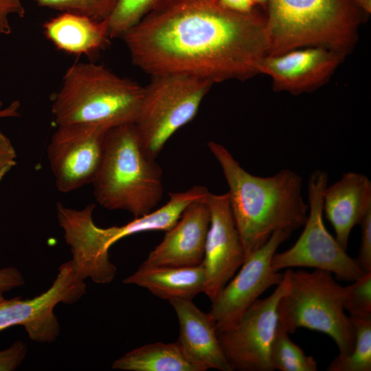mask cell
<instances>
[{"instance_id":"52a82bcc","label":"cell","mask_w":371,"mask_h":371,"mask_svg":"<svg viewBox=\"0 0 371 371\" xmlns=\"http://www.w3.org/2000/svg\"><path fill=\"white\" fill-rule=\"evenodd\" d=\"M150 76L135 124L144 150L155 159L168 140L194 119L214 83L183 74Z\"/></svg>"},{"instance_id":"f546056e","label":"cell","mask_w":371,"mask_h":371,"mask_svg":"<svg viewBox=\"0 0 371 371\" xmlns=\"http://www.w3.org/2000/svg\"><path fill=\"white\" fill-rule=\"evenodd\" d=\"M16 154L10 139L0 131V181L16 164Z\"/></svg>"},{"instance_id":"d6986e66","label":"cell","mask_w":371,"mask_h":371,"mask_svg":"<svg viewBox=\"0 0 371 371\" xmlns=\"http://www.w3.org/2000/svg\"><path fill=\"white\" fill-rule=\"evenodd\" d=\"M148 289L154 295L169 301L192 300L203 292L205 273L202 264L192 267H144L123 280Z\"/></svg>"},{"instance_id":"5bb4252c","label":"cell","mask_w":371,"mask_h":371,"mask_svg":"<svg viewBox=\"0 0 371 371\" xmlns=\"http://www.w3.org/2000/svg\"><path fill=\"white\" fill-rule=\"evenodd\" d=\"M346 56L330 47L307 46L279 55H266L258 63V71L271 78L275 91L299 95L324 85Z\"/></svg>"},{"instance_id":"4dcf8cb0","label":"cell","mask_w":371,"mask_h":371,"mask_svg":"<svg viewBox=\"0 0 371 371\" xmlns=\"http://www.w3.org/2000/svg\"><path fill=\"white\" fill-rule=\"evenodd\" d=\"M25 284V280L19 270L14 267L0 269V290L9 291Z\"/></svg>"},{"instance_id":"30bf717a","label":"cell","mask_w":371,"mask_h":371,"mask_svg":"<svg viewBox=\"0 0 371 371\" xmlns=\"http://www.w3.org/2000/svg\"><path fill=\"white\" fill-rule=\"evenodd\" d=\"M3 293L0 290V333L22 326L32 341L52 343L60 334V324L54 313L55 306L78 301L86 293V284L76 273L71 260L59 267L52 286L38 296L5 299Z\"/></svg>"},{"instance_id":"1f68e13d","label":"cell","mask_w":371,"mask_h":371,"mask_svg":"<svg viewBox=\"0 0 371 371\" xmlns=\"http://www.w3.org/2000/svg\"><path fill=\"white\" fill-rule=\"evenodd\" d=\"M223 8L238 13L249 14L258 9L254 0H216Z\"/></svg>"},{"instance_id":"44dd1931","label":"cell","mask_w":371,"mask_h":371,"mask_svg":"<svg viewBox=\"0 0 371 371\" xmlns=\"http://www.w3.org/2000/svg\"><path fill=\"white\" fill-rule=\"evenodd\" d=\"M112 368L128 371H205L190 359L177 341L155 342L137 348L112 363Z\"/></svg>"},{"instance_id":"7c38bea8","label":"cell","mask_w":371,"mask_h":371,"mask_svg":"<svg viewBox=\"0 0 371 371\" xmlns=\"http://www.w3.org/2000/svg\"><path fill=\"white\" fill-rule=\"evenodd\" d=\"M110 128L95 123L58 126L47 153L58 191L69 192L92 183Z\"/></svg>"},{"instance_id":"2e32d148","label":"cell","mask_w":371,"mask_h":371,"mask_svg":"<svg viewBox=\"0 0 371 371\" xmlns=\"http://www.w3.org/2000/svg\"><path fill=\"white\" fill-rule=\"evenodd\" d=\"M371 210V181L367 176L348 172L323 192V212L333 226L335 239L347 251L352 228Z\"/></svg>"},{"instance_id":"ac0fdd59","label":"cell","mask_w":371,"mask_h":371,"mask_svg":"<svg viewBox=\"0 0 371 371\" xmlns=\"http://www.w3.org/2000/svg\"><path fill=\"white\" fill-rule=\"evenodd\" d=\"M43 28L46 38L58 49L69 54L93 56L111 41L107 19L98 21L62 12L46 21Z\"/></svg>"},{"instance_id":"836d02e7","label":"cell","mask_w":371,"mask_h":371,"mask_svg":"<svg viewBox=\"0 0 371 371\" xmlns=\"http://www.w3.org/2000/svg\"><path fill=\"white\" fill-rule=\"evenodd\" d=\"M355 6L368 18L371 13V0H352Z\"/></svg>"},{"instance_id":"83f0119b","label":"cell","mask_w":371,"mask_h":371,"mask_svg":"<svg viewBox=\"0 0 371 371\" xmlns=\"http://www.w3.org/2000/svg\"><path fill=\"white\" fill-rule=\"evenodd\" d=\"M27 353L26 344L19 340L8 348L0 350V371L16 370L25 359Z\"/></svg>"},{"instance_id":"5b68a950","label":"cell","mask_w":371,"mask_h":371,"mask_svg":"<svg viewBox=\"0 0 371 371\" xmlns=\"http://www.w3.org/2000/svg\"><path fill=\"white\" fill-rule=\"evenodd\" d=\"M143 92L144 87L102 65L75 63L53 95L52 111L58 126L95 123L112 128L136 122Z\"/></svg>"},{"instance_id":"603a6c76","label":"cell","mask_w":371,"mask_h":371,"mask_svg":"<svg viewBox=\"0 0 371 371\" xmlns=\"http://www.w3.org/2000/svg\"><path fill=\"white\" fill-rule=\"evenodd\" d=\"M270 362L273 370L280 371H316L317 363L311 356L289 338L288 333L278 322L270 349Z\"/></svg>"},{"instance_id":"e0dca14e","label":"cell","mask_w":371,"mask_h":371,"mask_svg":"<svg viewBox=\"0 0 371 371\" xmlns=\"http://www.w3.org/2000/svg\"><path fill=\"white\" fill-rule=\"evenodd\" d=\"M179 321L177 341L192 361L220 371H232L221 346L214 322L208 313L202 312L190 300L169 301Z\"/></svg>"},{"instance_id":"9c48e42d","label":"cell","mask_w":371,"mask_h":371,"mask_svg":"<svg viewBox=\"0 0 371 371\" xmlns=\"http://www.w3.org/2000/svg\"><path fill=\"white\" fill-rule=\"evenodd\" d=\"M289 286L287 271L271 295L256 300L240 320L217 333L232 370L272 371L270 349L278 322L277 306Z\"/></svg>"},{"instance_id":"4fadbf2b","label":"cell","mask_w":371,"mask_h":371,"mask_svg":"<svg viewBox=\"0 0 371 371\" xmlns=\"http://www.w3.org/2000/svg\"><path fill=\"white\" fill-rule=\"evenodd\" d=\"M205 202L210 220L201 264L205 273L203 293L212 301L233 278L246 256L227 192H209Z\"/></svg>"},{"instance_id":"cb8c5ba5","label":"cell","mask_w":371,"mask_h":371,"mask_svg":"<svg viewBox=\"0 0 371 371\" xmlns=\"http://www.w3.org/2000/svg\"><path fill=\"white\" fill-rule=\"evenodd\" d=\"M172 0H117L107 19L111 39L120 37L150 13Z\"/></svg>"},{"instance_id":"f1b7e54d","label":"cell","mask_w":371,"mask_h":371,"mask_svg":"<svg viewBox=\"0 0 371 371\" xmlns=\"http://www.w3.org/2000/svg\"><path fill=\"white\" fill-rule=\"evenodd\" d=\"M25 14V10L21 0H0V35L11 33L10 16L23 18Z\"/></svg>"},{"instance_id":"8992f818","label":"cell","mask_w":371,"mask_h":371,"mask_svg":"<svg viewBox=\"0 0 371 371\" xmlns=\"http://www.w3.org/2000/svg\"><path fill=\"white\" fill-rule=\"evenodd\" d=\"M286 271L289 286L278 303V322L288 333L300 328L324 333L337 344L339 355H348L355 335L344 308V286L326 271Z\"/></svg>"},{"instance_id":"7402d4cb","label":"cell","mask_w":371,"mask_h":371,"mask_svg":"<svg viewBox=\"0 0 371 371\" xmlns=\"http://www.w3.org/2000/svg\"><path fill=\"white\" fill-rule=\"evenodd\" d=\"M355 335L352 351L339 355L329 364L328 371L371 370V317H350Z\"/></svg>"},{"instance_id":"8fae6325","label":"cell","mask_w":371,"mask_h":371,"mask_svg":"<svg viewBox=\"0 0 371 371\" xmlns=\"http://www.w3.org/2000/svg\"><path fill=\"white\" fill-rule=\"evenodd\" d=\"M291 234L283 230L274 232L265 245L246 257L238 273L212 300L209 314L217 333L236 324L260 295L282 282L284 273L273 269L271 260Z\"/></svg>"},{"instance_id":"484cf974","label":"cell","mask_w":371,"mask_h":371,"mask_svg":"<svg viewBox=\"0 0 371 371\" xmlns=\"http://www.w3.org/2000/svg\"><path fill=\"white\" fill-rule=\"evenodd\" d=\"M343 304L350 317H371V271L344 286Z\"/></svg>"},{"instance_id":"4316f807","label":"cell","mask_w":371,"mask_h":371,"mask_svg":"<svg viewBox=\"0 0 371 371\" xmlns=\"http://www.w3.org/2000/svg\"><path fill=\"white\" fill-rule=\"evenodd\" d=\"M359 225H361V245L357 264L366 273L371 271V210L364 215Z\"/></svg>"},{"instance_id":"d6a6232c","label":"cell","mask_w":371,"mask_h":371,"mask_svg":"<svg viewBox=\"0 0 371 371\" xmlns=\"http://www.w3.org/2000/svg\"><path fill=\"white\" fill-rule=\"evenodd\" d=\"M20 102L17 100L12 102L8 107L0 110V118L19 116Z\"/></svg>"},{"instance_id":"3957f363","label":"cell","mask_w":371,"mask_h":371,"mask_svg":"<svg viewBox=\"0 0 371 371\" xmlns=\"http://www.w3.org/2000/svg\"><path fill=\"white\" fill-rule=\"evenodd\" d=\"M267 55L324 46L351 52L365 18L352 0H268Z\"/></svg>"},{"instance_id":"6da1fadb","label":"cell","mask_w":371,"mask_h":371,"mask_svg":"<svg viewBox=\"0 0 371 371\" xmlns=\"http://www.w3.org/2000/svg\"><path fill=\"white\" fill-rule=\"evenodd\" d=\"M265 12L242 14L216 0H172L121 38L134 65L150 76L183 74L245 80L267 55Z\"/></svg>"},{"instance_id":"e575fe53","label":"cell","mask_w":371,"mask_h":371,"mask_svg":"<svg viewBox=\"0 0 371 371\" xmlns=\"http://www.w3.org/2000/svg\"><path fill=\"white\" fill-rule=\"evenodd\" d=\"M256 5L261 9L264 12H265L268 0H254Z\"/></svg>"},{"instance_id":"d4e9b609","label":"cell","mask_w":371,"mask_h":371,"mask_svg":"<svg viewBox=\"0 0 371 371\" xmlns=\"http://www.w3.org/2000/svg\"><path fill=\"white\" fill-rule=\"evenodd\" d=\"M117 0H36L40 7L79 14L98 21L107 19Z\"/></svg>"},{"instance_id":"7a4b0ae2","label":"cell","mask_w":371,"mask_h":371,"mask_svg":"<svg viewBox=\"0 0 371 371\" xmlns=\"http://www.w3.org/2000/svg\"><path fill=\"white\" fill-rule=\"evenodd\" d=\"M207 147L220 165L228 187L231 211L247 257L279 230L292 233L304 226L308 205L302 198V179L290 169L269 177L246 171L223 145Z\"/></svg>"},{"instance_id":"ffe728a7","label":"cell","mask_w":371,"mask_h":371,"mask_svg":"<svg viewBox=\"0 0 371 371\" xmlns=\"http://www.w3.org/2000/svg\"><path fill=\"white\" fill-rule=\"evenodd\" d=\"M210 191L203 186H194L190 189L169 194L168 202L161 207L135 218L122 225L105 228L108 243L113 245L126 236L149 231H168L179 221L185 210L192 203L204 200Z\"/></svg>"},{"instance_id":"277c9868","label":"cell","mask_w":371,"mask_h":371,"mask_svg":"<svg viewBox=\"0 0 371 371\" xmlns=\"http://www.w3.org/2000/svg\"><path fill=\"white\" fill-rule=\"evenodd\" d=\"M97 202L135 218L153 210L164 194L162 170L143 148L135 123L111 128L92 181Z\"/></svg>"},{"instance_id":"9a60e30c","label":"cell","mask_w":371,"mask_h":371,"mask_svg":"<svg viewBox=\"0 0 371 371\" xmlns=\"http://www.w3.org/2000/svg\"><path fill=\"white\" fill-rule=\"evenodd\" d=\"M210 212L204 200L190 204L161 242L141 265L144 267H192L202 263Z\"/></svg>"},{"instance_id":"ba28073f","label":"cell","mask_w":371,"mask_h":371,"mask_svg":"<svg viewBox=\"0 0 371 371\" xmlns=\"http://www.w3.org/2000/svg\"><path fill=\"white\" fill-rule=\"evenodd\" d=\"M328 179V173L323 170L317 169L310 175L307 184L308 213L304 229L293 246L273 255L271 267L274 271L311 267L352 282L364 274L355 259L348 255L324 225L323 192Z\"/></svg>"}]
</instances>
